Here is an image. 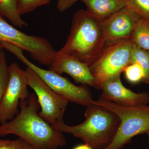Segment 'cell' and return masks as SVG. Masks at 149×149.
Masks as SVG:
<instances>
[{
	"label": "cell",
	"mask_w": 149,
	"mask_h": 149,
	"mask_svg": "<svg viewBox=\"0 0 149 149\" xmlns=\"http://www.w3.org/2000/svg\"><path fill=\"white\" fill-rule=\"evenodd\" d=\"M73 149H92L90 146L86 144H84V145H80V146H77L75 147Z\"/></svg>",
	"instance_id": "obj_23"
},
{
	"label": "cell",
	"mask_w": 149,
	"mask_h": 149,
	"mask_svg": "<svg viewBox=\"0 0 149 149\" xmlns=\"http://www.w3.org/2000/svg\"><path fill=\"white\" fill-rule=\"evenodd\" d=\"M86 107L85 120L80 124L69 125L63 122L52 126L81 139L92 149H105L114 139L120 120L114 113L100 106L93 103Z\"/></svg>",
	"instance_id": "obj_3"
},
{
	"label": "cell",
	"mask_w": 149,
	"mask_h": 149,
	"mask_svg": "<svg viewBox=\"0 0 149 149\" xmlns=\"http://www.w3.org/2000/svg\"><path fill=\"white\" fill-rule=\"evenodd\" d=\"M100 90V97L125 107H134L149 104V93H134L125 88L120 80V75L113 77L104 83Z\"/></svg>",
	"instance_id": "obj_11"
},
{
	"label": "cell",
	"mask_w": 149,
	"mask_h": 149,
	"mask_svg": "<svg viewBox=\"0 0 149 149\" xmlns=\"http://www.w3.org/2000/svg\"><path fill=\"white\" fill-rule=\"evenodd\" d=\"M147 136H148V143L149 144V131L146 133Z\"/></svg>",
	"instance_id": "obj_25"
},
{
	"label": "cell",
	"mask_w": 149,
	"mask_h": 149,
	"mask_svg": "<svg viewBox=\"0 0 149 149\" xmlns=\"http://www.w3.org/2000/svg\"><path fill=\"white\" fill-rule=\"evenodd\" d=\"M28 85L35 92L41 111L39 115L52 126L64 122L69 101L54 92L31 68L25 70Z\"/></svg>",
	"instance_id": "obj_8"
},
{
	"label": "cell",
	"mask_w": 149,
	"mask_h": 149,
	"mask_svg": "<svg viewBox=\"0 0 149 149\" xmlns=\"http://www.w3.org/2000/svg\"><path fill=\"white\" fill-rule=\"evenodd\" d=\"M141 18L127 6L101 21L107 43L131 39L136 25Z\"/></svg>",
	"instance_id": "obj_10"
},
{
	"label": "cell",
	"mask_w": 149,
	"mask_h": 149,
	"mask_svg": "<svg viewBox=\"0 0 149 149\" xmlns=\"http://www.w3.org/2000/svg\"><path fill=\"white\" fill-rule=\"evenodd\" d=\"M101 21L87 10L80 9L73 15L70 33L64 46L55 56H69L90 67L107 44Z\"/></svg>",
	"instance_id": "obj_2"
},
{
	"label": "cell",
	"mask_w": 149,
	"mask_h": 149,
	"mask_svg": "<svg viewBox=\"0 0 149 149\" xmlns=\"http://www.w3.org/2000/svg\"><path fill=\"white\" fill-rule=\"evenodd\" d=\"M126 79L130 83H136L143 80L145 73L143 70L139 65L130 63L123 70Z\"/></svg>",
	"instance_id": "obj_20"
},
{
	"label": "cell",
	"mask_w": 149,
	"mask_h": 149,
	"mask_svg": "<svg viewBox=\"0 0 149 149\" xmlns=\"http://www.w3.org/2000/svg\"><path fill=\"white\" fill-rule=\"evenodd\" d=\"M49 70L60 75L66 73L75 82L83 85L96 87L95 82L88 65L73 56H55Z\"/></svg>",
	"instance_id": "obj_12"
},
{
	"label": "cell",
	"mask_w": 149,
	"mask_h": 149,
	"mask_svg": "<svg viewBox=\"0 0 149 149\" xmlns=\"http://www.w3.org/2000/svg\"><path fill=\"white\" fill-rule=\"evenodd\" d=\"M50 3L51 0H17L19 13L21 16Z\"/></svg>",
	"instance_id": "obj_18"
},
{
	"label": "cell",
	"mask_w": 149,
	"mask_h": 149,
	"mask_svg": "<svg viewBox=\"0 0 149 149\" xmlns=\"http://www.w3.org/2000/svg\"><path fill=\"white\" fill-rule=\"evenodd\" d=\"M19 106L20 111L13 119L1 124L0 137L16 135L35 149H58L65 146L63 133L54 129L39 115L41 107L35 93L20 100Z\"/></svg>",
	"instance_id": "obj_1"
},
{
	"label": "cell",
	"mask_w": 149,
	"mask_h": 149,
	"mask_svg": "<svg viewBox=\"0 0 149 149\" xmlns=\"http://www.w3.org/2000/svg\"><path fill=\"white\" fill-rule=\"evenodd\" d=\"M126 6L141 18L149 19V0H125Z\"/></svg>",
	"instance_id": "obj_17"
},
{
	"label": "cell",
	"mask_w": 149,
	"mask_h": 149,
	"mask_svg": "<svg viewBox=\"0 0 149 149\" xmlns=\"http://www.w3.org/2000/svg\"><path fill=\"white\" fill-rule=\"evenodd\" d=\"M86 6L87 11L102 21L126 6L125 0H79Z\"/></svg>",
	"instance_id": "obj_13"
},
{
	"label": "cell",
	"mask_w": 149,
	"mask_h": 149,
	"mask_svg": "<svg viewBox=\"0 0 149 149\" xmlns=\"http://www.w3.org/2000/svg\"><path fill=\"white\" fill-rule=\"evenodd\" d=\"M93 103L114 113L120 124L114 139L105 149H123L133 137L149 131V106L125 107L100 97Z\"/></svg>",
	"instance_id": "obj_4"
},
{
	"label": "cell",
	"mask_w": 149,
	"mask_h": 149,
	"mask_svg": "<svg viewBox=\"0 0 149 149\" xmlns=\"http://www.w3.org/2000/svg\"><path fill=\"white\" fill-rule=\"evenodd\" d=\"M134 45L131 39L107 43L98 58L89 67L96 88L100 90L104 83L123 72L131 63Z\"/></svg>",
	"instance_id": "obj_6"
},
{
	"label": "cell",
	"mask_w": 149,
	"mask_h": 149,
	"mask_svg": "<svg viewBox=\"0 0 149 149\" xmlns=\"http://www.w3.org/2000/svg\"><path fill=\"white\" fill-rule=\"evenodd\" d=\"M2 47L13 54L26 66L31 68L54 92L69 102L86 107L93 104L92 94L87 85L77 86L67 78L52 70L37 66L25 57L22 49L13 44L3 42Z\"/></svg>",
	"instance_id": "obj_5"
},
{
	"label": "cell",
	"mask_w": 149,
	"mask_h": 149,
	"mask_svg": "<svg viewBox=\"0 0 149 149\" xmlns=\"http://www.w3.org/2000/svg\"><path fill=\"white\" fill-rule=\"evenodd\" d=\"M8 66L5 54L2 50L0 54V104L9 79Z\"/></svg>",
	"instance_id": "obj_19"
},
{
	"label": "cell",
	"mask_w": 149,
	"mask_h": 149,
	"mask_svg": "<svg viewBox=\"0 0 149 149\" xmlns=\"http://www.w3.org/2000/svg\"><path fill=\"white\" fill-rule=\"evenodd\" d=\"M9 79L0 104V123L13 119L18 114L20 100L27 99L30 94L25 70L15 63L8 67Z\"/></svg>",
	"instance_id": "obj_9"
},
{
	"label": "cell",
	"mask_w": 149,
	"mask_h": 149,
	"mask_svg": "<svg viewBox=\"0 0 149 149\" xmlns=\"http://www.w3.org/2000/svg\"><path fill=\"white\" fill-rule=\"evenodd\" d=\"M132 63H136L142 68L145 73L143 81L149 83V51L139 47L134 44L131 56Z\"/></svg>",
	"instance_id": "obj_16"
},
{
	"label": "cell",
	"mask_w": 149,
	"mask_h": 149,
	"mask_svg": "<svg viewBox=\"0 0 149 149\" xmlns=\"http://www.w3.org/2000/svg\"><path fill=\"white\" fill-rule=\"evenodd\" d=\"M0 41L13 44L26 51L34 60L49 66L56 51L45 38L27 35L9 24L0 15Z\"/></svg>",
	"instance_id": "obj_7"
},
{
	"label": "cell",
	"mask_w": 149,
	"mask_h": 149,
	"mask_svg": "<svg viewBox=\"0 0 149 149\" xmlns=\"http://www.w3.org/2000/svg\"><path fill=\"white\" fill-rule=\"evenodd\" d=\"M0 149H35L23 139L16 140L0 139Z\"/></svg>",
	"instance_id": "obj_21"
},
{
	"label": "cell",
	"mask_w": 149,
	"mask_h": 149,
	"mask_svg": "<svg viewBox=\"0 0 149 149\" xmlns=\"http://www.w3.org/2000/svg\"><path fill=\"white\" fill-rule=\"evenodd\" d=\"M131 40L139 47L149 51V19H140L133 31Z\"/></svg>",
	"instance_id": "obj_15"
},
{
	"label": "cell",
	"mask_w": 149,
	"mask_h": 149,
	"mask_svg": "<svg viewBox=\"0 0 149 149\" xmlns=\"http://www.w3.org/2000/svg\"><path fill=\"white\" fill-rule=\"evenodd\" d=\"M0 15L8 19L14 26L19 28L28 26L19 13L17 0H0Z\"/></svg>",
	"instance_id": "obj_14"
},
{
	"label": "cell",
	"mask_w": 149,
	"mask_h": 149,
	"mask_svg": "<svg viewBox=\"0 0 149 149\" xmlns=\"http://www.w3.org/2000/svg\"><path fill=\"white\" fill-rule=\"evenodd\" d=\"M79 0H57L56 7L60 12L67 10Z\"/></svg>",
	"instance_id": "obj_22"
},
{
	"label": "cell",
	"mask_w": 149,
	"mask_h": 149,
	"mask_svg": "<svg viewBox=\"0 0 149 149\" xmlns=\"http://www.w3.org/2000/svg\"><path fill=\"white\" fill-rule=\"evenodd\" d=\"M2 47L1 44V42L0 41V54H1V52L2 50Z\"/></svg>",
	"instance_id": "obj_24"
}]
</instances>
